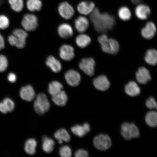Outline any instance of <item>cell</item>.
<instances>
[{
	"instance_id": "18",
	"label": "cell",
	"mask_w": 157,
	"mask_h": 157,
	"mask_svg": "<svg viewBox=\"0 0 157 157\" xmlns=\"http://www.w3.org/2000/svg\"><path fill=\"white\" fill-rule=\"evenodd\" d=\"M58 32L61 38L65 39L71 38L73 35L72 27L67 23L61 24L58 27Z\"/></svg>"
},
{
	"instance_id": "29",
	"label": "cell",
	"mask_w": 157,
	"mask_h": 157,
	"mask_svg": "<svg viewBox=\"0 0 157 157\" xmlns=\"http://www.w3.org/2000/svg\"><path fill=\"white\" fill-rule=\"evenodd\" d=\"M26 6L29 11H38L42 9V3L41 0H27Z\"/></svg>"
},
{
	"instance_id": "30",
	"label": "cell",
	"mask_w": 157,
	"mask_h": 157,
	"mask_svg": "<svg viewBox=\"0 0 157 157\" xmlns=\"http://www.w3.org/2000/svg\"><path fill=\"white\" fill-rule=\"evenodd\" d=\"M37 142L34 139H30L27 140L25 143V150L27 154L33 155L36 152Z\"/></svg>"
},
{
	"instance_id": "35",
	"label": "cell",
	"mask_w": 157,
	"mask_h": 157,
	"mask_svg": "<svg viewBox=\"0 0 157 157\" xmlns=\"http://www.w3.org/2000/svg\"><path fill=\"white\" fill-rule=\"evenodd\" d=\"M8 66V61L6 57L0 55V72L5 71Z\"/></svg>"
},
{
	"instance_id": "20",
	"label": "cell",
	"mask_w": 157,
	"mask_h": 157,
	"mask_svg": "<svg viewBox=\"0 0 157 157\" xmlns=\"http://www.w3.org/2000/svg\"><path fill=\"white\" fill-rule=\"evenodd\" d=\"M125 91L127 95L135 97L140 94L141 90L138 84L134 81H131L125 86Z\"/></svg>"
},
{
	"instance_id": "8",
	"label": "cell",
	"mask_w": 157,
	"mask_h": 157,
	"mask_svg": "<svg viewBox=\"0 0 157 157\" xmlns=\"http://www.w3.org/2000/svg\"><path fill=\"white\" fill-rule=\"evenodd\" d=\"M95 63L93 58H85L82 59L79 64V67L87 75L93 76L95 72Z\"/></svg>"
},
{
	"instance_id": "9",
	"label": "cell",
	"mask_w": 157,
	"mask_h": 157,
	"mask_svg": "<svg viewBox=\"0 0 157 157\" xmlns=\"http://www.w3.org/2000/svg\"><path fill=\"white\" fill-rule=\"evenodd\" d=\"M58 10L60 16L66 20L71 19L75 13L73 7L67 2L61 3L59 5Z\"/></svg>"
},
{
	"instance_id": "3",
	"label": "cell",
	"mask_w": 157,
	"mask_h": 157,
	"mask_svg": "<svg viewBox=\"0 0 157 157\" xmlns=\"http://www.w3.org/2000/svg\"><path fill=\"white\" fill-rule=\"evenodd\" d=\"M27 36L28 34L25 30L17 29L13 31V34L9 35L8 39L11 46L21 49L25 46Z\"/></svg>"
},
{
	"instance_id": "37",
	"label": "cell",
	"mask_w": 157,
	"mask_h": 157,
	"mask_svg": "<svg viewBox=\"0 0 157 157\" xmlns=\"http://www.w3.org/2000/svg\"><path fill=\"white\" fill-rule=\"evenodd\" d=\"M3 102L6 107L8 112H11L15 109V103L9 98H6L3 100Z\"/></svg>"
},
{
	"instance_id": "36",
	"label": "cell",
	"mask_w": 157,
	"mask_h": 157,
	"mask_svg": "<svg viewBox=\"0 0 157 157\" xmlns=\"http://www.w3.org/2000/svg\"><path fill=\"white\" fill-rule=\"evenodd\" d=\"M10 21L8 17L5 15H0V29H5L9 26Z\"/></svg>"
},
{
	"instance_id": "41",
	"label": "cell",
	"mask_w": 157,
	"mask_h": 157,
	"mask_svg": "<svg viewBox=\"0 0 157 157\" xmlns=\"http://www.w3.org/2000/svg\"><path fill=\"white\" fill-rule=\"evenodd\" d=\"M0 111H1L2 113L4 114L7 113L8 112V111L6 107V106L4 105V104L3 103V102H0Z\"/></svg>"
},
{
	"instance_id": "6",
	"label": "cell",
	"mask_w": 157,
	"mask_h": 157,
	"mask_svg": "<svg viewBox=\"0 0 157 157\" xmlns=\"http://www.w3.org/2000/svg\"><path fill=\"white\" fill-rule=\"evenodd\" d=\"M93 143L95 148L101 151L109 150L112 146L110 138L107 135L103 134H99L94 137Z\"/></svg>"
},
{
	"instance_id": "1",
	"label": "cell",
	"mask_w": 157,
	"mask_h": 157,
	"mask_svg": "<svg viewBox=\"0 0 157 157\" xmlns=\"http://www.w3.org/2000/svg\"><path fill=\"white\" fill-rule=\"evenodd\" d=\"M90 17L96 30L100 33L111 30L115 25V19L112 16L107 13H101L95 8L90 14Z\"/></svg>"
},
{
	"instance_id": "42",
	"label": "cell",
	"mask_w": 157,
	"mask_h": 157,
	"mask_svg": "<svg viewBox=\"0 0 157 157\" xmlns=\"http://www.w3.org/2000/svg\"><path fill=\"white\" fill-rule=\"evenodd\" d=\"M5 47V42L4 39L0 34V51L4 48Z\"/></svg>"
},
{
	"instance_id": "15",
	"label": "cell",
	"mask_w": 157,
	"mask_h": 157,
	"mask_svg": "<svg viewBox=\"0 0 157 157\" xmlns=\"http://www.w3.org/2000/svg\"><path fill=\"white\" fill-rule=\"evenodd\" d=\"M136 80L141 84H146L151 79L150 72L144 67L139 68L136 74Z\"/></svg>"
},
{
	"instance_id": "40",
	"label": "cell",
	"mask_w": 157,
	"mask_h": 157,
	"mask_svg": "<svg viewBox=\"0 0 157 157\" xmlns=\"http://www.w3.org/2000/svg\"><path fill=\"white\" fill-rule=\"evenodd\" d=\"M7 79L11 83H13L17 81V77L16 75L13 72L9 74L7 76Z\"/></svg>"
},
{
	"instance_id": "27",
	"label": "cell",
	"mask_w": 157,
	"mask_h": 157,
	"mask_svg": "<svg viewBox=\"0 0 157 157\" xmlns=\"http://www.w3.org/2000/svg\"><path fill=\"white\" fill-rule=\"evenodd\" d=\"M91 42V39L88 35L81 34L78 35L76 38V42L78 46L81 48L87 47Z\"/></svg>"
},
{
	"instance_id": "10",
	"label": "cell",
	"mask_w": 157,
	"mask_h": 157,
	"mask_svg": "<svg viewBox=\"0 0 157 157\" xmlns=\"http://www.w3.org/2000/svg\"><path fill=\"white\" fill-rule=\"evenodd\" d=\"M65 78L66 82L72 87H76L80 84L81 81V76L76 71L70 70L65 74Z\"/></svg>"
},
{
	"instance_id": "16",
	"label": "cell",
	"mask_w": 157,
	"mask_h": 157,
	"mask_svg": "<svg viewBox=\"0 0 157 157\" xmlns=\"http://www.w3.org/2000/svg\"><path fill=\"white\" fill-rule=\"evenodd\" d=\"M151 13L150 8L148 6L144 4L139 5L135 10V13L136 17L142 20L148 19Z\"/></svg>"
},
{
	"instance_id": "32",
	"label": "cell",
	"mask_w": 157,
	"mask_h": 157,
	"mask_svg": "<svg viewBox=\"0 0 157 157\" xmlns=\"http://www.w3.org/2000/svg\"><path fill=\"white\" fill-rule=\"evenodd\" d=\"M11 8L17 13L22 11L24 6L23 0H8Z\"/></svg>"
},
{
	"instance_id": "14",
	"label": "cell",
	"mask_w": 157,
	"mask_h": 157,
	"mask_svg": "<svg viewBox=\"0 0 157 157\" xmlns=\"http://www.w3.org/2000/svg\"><path fill=\"white\" fill-rule=\"evenodd\" d=\"M20 96L23 100L27 101H32L35 97L34 88L30 85H27L21 88Z\"/></svg>"
},
{
	"instance_id": "38",
	"label": "cell",
	"mask_w": 157,
	"mask_h": 157,
	"mask_svg": "<svg viewBox=\"0 0 157 157\" xmlns=\"http://www.w3.org/2000/svg\"><path fill=\"white\" fill-rule=\"evenodd\" d=\"M146 105L149 109H157V103L155 100L152 97L149 98L146 101Z\"/></svg>"
},
{
	"instance_id": "22",
	"label": "cell",
	"mask_w": 157,
	"mask_h": 157,
	"mask_svg": "<svg viewBox=\"0 0 157 157\" xmlns=\"http://www.w3.org/2000/svg\"><path fill=\"white\" fill-rule=\"evenodd\" d=\"M75 26L78 32L83 33L89 27V21L86 17L80 16L75 21Z\"/></svg>"
},
{
	"instance_id": "5",
	"label": "cell",
	"mask_w": 157,
	"mask_h": 157,
	"mask_svg": "<svg viewBox=\"0 0 157 157\" xmlns=\"http://www.w3.org/2000/svg\"><path fill=\"white\" fill-rule=\"evenodd\" d=\"M121 133L123 138L127 140L136 138L140 136V132L134 124L125 122L121 127Z\"/></svg>"
},
{
	"instance_id": "31",
	"label": "cell",
	"mask_w": 157,
	"mask_h": 157,
	"mask_svg": "<svg viewBox=\"0 0 157 157\" xmlns=\"http://www.w3.org/2000/svg\"><path fill=\"white\" fill-rule=\"evenodd\" d=\"M63 88V86L58 81H52L49 84L48 88L49 93L52 96L59 93Z\"/></svg>"
},
{
	"instance_id": "26",
	"label": "cell",
	"mask_w": 157,
	"mask_h": 157,
	"mask_svg": "<svg viewBox=\"0 0 157 157\" xmlns=\"http://www.w3.org/2000/svg\"><path fill=\"white\" fill-rule=\"evenodd\" d=\"M42 141V148L43 150L47 153L52 152L54 148V141L52 139L44 136L43 137Z\"/></svg>"
},
{
	"instance_id": "24",
	"label": "cell",
	"mask_w": 157,
	"mask_h": 157,
	"mask_svg": "<svg viewBox=\"0 0 157 157\" xmlns=\"http://www.w3.org/2000/svg\"><path fill=\"white\" fill-rule=\"evenodd\" d=\"M55 138L57 139L58 142L61 144L63 142H68L71 139V137L67 131L64 129H60L56 131L54 134Z\"/></svg>"
},
{
	"instance_id": "34",
	"label": "cell",
	"mask_w": 157,
	"mask_h": 157,
	"mask_svg": "<svg viewBox=\"0 0 157 157\" xmlns=\"http://www.w3.org/2000/svg\"><path fill=\"white\" fill-rule=\"evenodd\" d=\"M59 154L63 157H70L72 156V151L70 147L67 146H64L59 149Z\"/></svg>"
},
{
	"instance_id": "33",
	"label": "cell",
	"mask_w": 157,
	"mask_h": 157,
	"mask_svg": "<svg viewBox=\"0 0 157 157\" xmlns=\"http://www.w3.org/2000/svg\"><path fill=\"white\" fill-rule=\"evenodd\" d=\"M119 17L122 20L127 21L131 18V13L130 10L126 7H122L120 9L118 12Z\"/></svg>"
},
{
	"instance_id": "23",
	"label": "cell",
	"mask_w": 157,
	"mask_h": 157,
	"mask_svg": "<svg viewBox=\"0 0 157 157\" xmlns=\"http://www.w3.org/2000/svg\"><path fill=\"white\" fill-rule=\"evenodd\" d=\"M52 100L56 105L64 106L67 102L68 97L65 92L62 90L59 93L53 96Z\"/></svg>"
},
{
	"instance_id": "13",
	"label": "cell",
	"mask_w": 157,
	"mask_h": 157,
	"mask_svg": "<svg viewBox=\"0 0 157 157\" xmlns=\"http://www.w3.org/2000/svg\"><path fill=\"white\" fill-rule=\"evenodd\" d=\"M95 8V3L89 1H82L78 4L77 7L78 12L83 15L91 14Z\"/></svg>"
},
{
	"instance_id": "12",
	"label": "cell",
	"mask_w": 157,
	"mask_h": 157,
	"mask_svg": "<svg viewBox=\"0 0 157 157\" xmlns=\"http://www.w3.org/2000/svg\"><path fill=\"white\" fill-rule=\"evenodd\" d=\"M94 87L100 91H106L110 87V83L106 76L101 75L95 78L93 80Z\"/></svg>"
},
{
	"instance_id": "17",
	"label": "cell",
	"mask_w": 157,
	"mask_h": 157,
	"mask_svg": "<svg viewBox=\"0 0 157 157\" xmlns=\"http://www.w3.org/2000/svg\"><path fill=\"white\" fill-rule=\"evenodd\" d=\"M156 32V28L154 23L151 21L147 23L146 26L141 31L142 36L145 39H151Z\"/></svg>"
},
{
	"instance_id": "21",
	"label": "cell",
	"mask_w": 157,
	"mask_h": 157,
	"mask_svg": "<svg viewBox=\"0 0 157 157\" xmlns=\"http://www.w3.org/2000/svg\"><path fill=\"white\" fill-rule=\"evenodd\" d=\"M46 63L47 66L55 73H59L62 70L61 64L53 56H49L47 59Z\"/></svg>"
},
{
	"instance_id": "19",
	"label": "cell",
	"mask_w": 157,
	"mask_h": 157,
	"mask_svg": "<svg viewBox=\"0 0 157 157\" xmlns=\"http://www.w3.org/2000/svg\"><path fill=\"white\" fill-rule=\"evenodd\" d=\"M90 125L88 123H84L83 125H77L72 127L71 130L74 135L80 137H83L90 132Z\"/></svg>"
},
{
	"instance_id": "4",
	"label": "cell",
	"mask_w": 157,
	"mask_h": 157,
	"mask_svg": "<svg viewBox=\"0 0 157 157\" xmlns=\"http://www.w3.org/2000/svg\"><path fill=\"white\" fill-rule=\"evenodd\" d=\"M34 105L35 112L40 115L44 114L49 110L50 107L48 98L44 93H40L37 95Z\"/></svg>"
},
{
	"instance_id": "44",
	"label": "cell",
	"mask_w": 157,
	"mask_h": 157,
	"mask_svg": "<svg viewBox=\"0 0 157 157\" xmlns=\"http://www.w3.org/2000/svg\"><path fill=\"white\" fill-rule=\"evenodd\" d=\"M1 3H2L1 0H0V5H1Z\"/></svg>"
},
{
	"instance_id": "43",
	"label": "cell",
	"mask_w": 157,
	"mask_h": 157,
	"mask_svg": "<svg viewBox=\"0 0 157 157\" xmlns=\"http://www.w3.org/2000/svg\"><path fill=\"white\" fill-rule=\"evenodd\" d=\"M144 0H131L132 2L135 5L139 4L142 3Z\"/></svg>"
},
{
	"instance_id": "7",
	"label": "cell",
	"mask_w": 157,
	"mask_h": 157,
	"mask_svg": "<svg viewBox=\"0 0 157 157\" xmlns=\"http://www.w3.org/2000/svg\"><path fill=\"white\" fill-rule=\"evenodd\" d=\"M21 25L25 31H34L38 27V19L36 15L27 13L21 21Z\"/></svg>"
},
{
	"instance_id": "2",
	"label": "cell",
	"mask_w": 157,
	"mask_h": 157,
	"mask_svg": "<svg viewBox=\"0 0 157 157\" xmlns=\"http://www.w3.org/2000/svg\"><path fill=\"white\" fill-rule=\"evenodd\" d=\"M98 41L103 52L113 55L117 54L118 52L119 45L115 39L109 38L106 35L103 34L99 37Z\"/></svg>"
},
{
	"instance_id": "11",
	"label": "cell",
	"mask_w": 157,
	"mask_h": 157,
	"mask_svg": "<svg viewBox=\"0 0 157 157\" xmlns=\"http://www.w3.org/2000/svg\"><path fill=\"white\" fill-rule=\"evenodd\" d=\"M59 56L63 60L70 61L73 59L74 57V48L69 45H63L60 49Z\"/></svg>"
},
{
	"instance_id": "28",
	"label": "cell",
	"mask_w": 157,
	"mask_h": 157,
	"mask_svg": "<svg viewBox=\"0 0 157 157\" xmlns=\"http://www.w3.org/2000/svg\"><path fill=\"white\" fill-rule=\"evenodd\" d=\"M145 121L147 124L152 127H156L157 125V113L156 111L149 112L145 117Z\"/></svg>"
},
{
	"instance_id": "25",
	"label": "cell",
	"mask_w": 157,
	"mask_h": 157,
	"mask_svg": "<svg viewBox=\"0 0 157 157\" xmlns=\"http://www.w3.org/2000/svg\"><path fill=\"white\" fill-rule=\"evenodd\" d=\"M145 60L151 65H155L157 62V51L154 49H150L147 51L145 55Z\"/></svg>"
},
{
	"instance_id": "39",
	"label": "cell",
	"mask_w": 157,
	"mask_h": 157,
	"mask_svg": "<svg viewBox=\"0 0 157 157\" xmlns=\"http://www.w3.org/2000/svg\"><path fill=\"white\" fill-rule=\"evenodd\" d=\"M88 156V153L87 151L80 149L76 151L75 154V156L76 157H86Z\"/></svg>"
}]
</instances>
